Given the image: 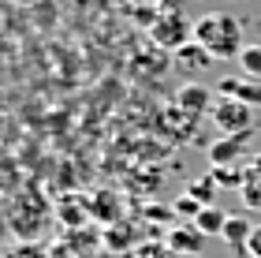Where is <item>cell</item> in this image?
<instances>
[{
  "label": "cell",
  "instance_id": "1",
  "mask_svg": "<svg viewBox=\"0 0 261 258\" xmlns=\"http://www.w3.org/2000/svg\"><path fill=\"white\" fill-rule=\"evenodd\" d=\"M194 41L205 45L213 53V60H239V53L246 49L239 19L228 15V11H209V15H201L194 22Z\"/></svg>",
  "mask_w": 261,
  "mask_h": 258
},
{
  "label": "cell",
  "instance_id": "2",
  "mask_svg": "<svg viewBox=\"0 0 261 258\" xmlns=\"http://www.w3.org/2000/svg\"><path fill=\"white\" fill-rule=\"evenodd\" d=\"M149 38L161 45V49H172L179 53L187 41H194V22H187L179 11H164L149 22Z\"/></svg>",
  "mask_w": 261,
  "mask_h": 258
},
{
  "label": "cell",
  "instance_id": "3",
  "mask_svg": "<svg viewBox=\"0 0 261 258\" xmlns=\"http://www.w3.org/2000/svg\"><path fill=\"white\" fill-rule=\"evenodd\" d=\"M213 124L220 127V135H254V109L231 98H217L213 101Z\"/></svg>",
  "mask_w": 261,
  "mask_h": 258
},
{
  "label": "cell",
  "instance_id": "4",
  "mask_svg": "<svg viewBox=\"0 0 261 258\" xmlns=\"http://www.w3.org/2000/svg\"><path fill=\"white\" fill-rule=\"evenodd\" d=\"M164 243L175 251V258H201V251H205V236H201L191 221L172 225L168 232H164Z\"/></svg>",
  "mask_w": 261,
  "mask_h": 258
},
{
  "label": "cell",
  "instance_id": "5",
  "mask_svg": "<svg viewBox=\"0 0 261 258\" xmlns=\"http://www.w3.org/2000/svg\"><path fill=\"white\" fill-rule=\"evenodd\" d=\"M246 146H250V135H220L217 143H209V169H224V165H239L246 157Z\"/></svg>",
  "mask_w": 261,
  "mask_h": 258
},
{
  "label": "cell",
  "instance_id": "6",
  "mask_svg": "<svg viewBox=\"0 0 261 258\" xmlns=\"http://www.w3.org/2000/svg\"><path fill=\"white\" fill-rule=\"evenodd\" d=\"M217 93H220V98H231V101L246 105V109H261V83H257V79L224 75V79H217Z\"/></svg>",
  "mask_w": 261,
  "mask_h": 258
},
{
  "label": "cell",
  "instance_id": "7",
  "mask_svg": "<svg viewBox=\"0 0 261 258\" xmlns=\"http://www.w3.org/2000/svg\"><path fill=\"white\" fill-rule=\"evenodd\" d=\"M213 64V53L205 49V45H198V41H187L179 53H175V67L187 75H198V72H205V67Z\"/></svg>",
  "mask_w": 261,
  "mask_h": 258
},
{
  "label": "cell",
  "instance_id": "8",
  "mask_svg": "<svg viewBox=\"0 0 261 258\" xmlns=\"http://www.w3.org/2000/svg\"><path fill=\"white\" fill-rule=\"evenodd\" d=\"M250 236H254V221L246 217V214H231L228 217V225H224V243H228L231 251H243L246 254V243H250Z\"/></svg>",
  "mask_w": 261,
  "mask_h": 258
},
{
  "label": "cell",
  "instance_id": "9",
  "mask_svg": "<svg viewBox=\"0 0 261 258\" xmlns=\"http://www.w3.org/2000/svg\"><path fill=\"white\" fill-rule=\"evenodd\" d=\"M90 217H93V221H101L105 228L116 225V221H123V214H120V198H116L112 191H97V195H90Z\"/></svg>",
  "mask_w": 261,
  "mask_h": 258
},
{
  "label": "cell",
  "instance_id": "10",
  "mask_svg": "<svg viewBox=\"0 0 261 258\" xmlns=\"http://www.w3.org/2000/svg\"><path fill=\"white\" fill-rule=\"evenodd\" d=\"M56 217H60V225L67 232H79L90 221V198H64L60 209H56Z\"/></svg>",
  "mask_w": 261,
  "mask_h": 258
},
{
  "label": "cell",
  "instance_id": "11",
  "mask_svg": "<svg viewBox=\"0 0 261 258\" xmlns=\"http://www.w3.org/2000/svg\"><path fill=\"white\" fill-rule=\"evenodd\" d=\"M243 206L246 209H261V154L246 161V183H243Z\"/></svg>",
  "mask_w": 261,
  "mask_h": 258
},
{
  "label": "cell",
  "instance_id": "12",
  "mask_svg": "<svg viewBox=\"0 0 261 258\" xmlns=\"http://www.w3.org/2000/svg\"><path fill=\"white\" fill-rule=\"evenodd\" d=\"M228 217H231V214H228L224 206H205V209L194 217V228H198L205 240H209V236L220 240V236H224V225H228Z\"/></svg>",
  "mask_w": 261,
  "mask_h": 258
},
{
  "label": "cell",
  "instance_id": "13",
  "mask_svg": "<svg viewBox=\"0 0 261 258\" xmlns=\"http://www.w3.org/2000/svg\"><path fill=\"white\" fill-rule=\"evenodd\" d=\"M135 236H138V232H135L130 221H116V225H109L101 232V243L109 251H130V247H135Z\"/></svg>",
  "mask_w": 261,
  "mask_h": 258
},
{
  "label": "cell",
  "instance_id": "14",
  "mask_svg": "<svg viewBox=\"0 0 261 258\" xmlns=\"http://www.w3.org/2000/svg\"><path fill=\"white\" fill-rule=\"evenodd\" d=\"M217 191H220V183L213 180V172L194 176V180L187 183V195H191L194 202H201V206H217Z\"/></svg>",
  "mask_w": 261,
  "mask_h": 258
},
{
  "label": "cell",
  "instance_id": "15",
  "mask_svg": "<svg viewBox=\"0 0 261 258\" xmlns=\"http://www.w3.org/2000/svg\"><path fill=\"white\" fill-rule=\"evenodd\" d=\"M179 105L187 112H205L209 109V86H198V83L179 86Z\"/></svg>",
  "mask_w": 261,
  "mask_h": 258
},
{
  "label": "cell",
  "instance_id": "16",
  "mask_svg": "<svg viewBox=\"0 0 261 258\" xmlns=\"http://www.w3.org/2000/svg\"><path fill=\"white\" fill-rule=\"evenodd\" d=\"M209 172L220 183V191H243V183H246V165H224V169H209Z\"/></svg>",
  "mask_w": 261,
  "mask_h": 258
},
{
  "label": "cell",
  "instance_id": "17",
  "mask_svg": "<svg viewBox=\"0 0 261 258\" xmlns=\"http://www.w3.org/2000/svg\"><path fill=\"white\" fill-rule=\"evenodd\" d=\"M239 72L246 79H257L261 83V45H246V49L239 53Z\"/></svg>",
  "mask_w": 261,
  "mask_h": 258
},
{
  "label": "cell",
  "instance_id": "18",
  "mask_svg": "<svg viewBox=\"0 0 261 258\" xmlns=\"http://www.w3.org/2000/svg\"><path fill=\"white\" fill-rule=\"evenodd\" d=\"M142 214H146V221H153V225H179V217H175V209L172 206H164V202H149L146 209H142Z\"/></svg>",
  "mask_w": 261,
  "mask_h": 258
},
{
  "label": "cell",
  "instance_id": "19",
  "mask_svg": "<svg viewBox=\"0 0 261 258\" xmlns=\"http://www.w3.org/2000/svg\"><path fill=\"white\" fill-rule=\"evenodd\" d=\"M172 209H175V217H179V221H191V225H194V217H198L205 206H201V202H194L191 195H179V198L172 202Z\"/></svg>",
  "mask_w": 261,
  "mask_h": 258
},
{
  "label": "cell",
  "instance_id": "20",
  "mask_svg": "<svg viewBox=\"0 0 261 258\" xmlns=\"http://www.w3.org/2000/svg\"><path fill=\"white\" fill-rule=\"evenodd\" d=\"M4 258H53V254L45 251L41 243L27 240V243H15V247H8V254H4Z\"/></svg>",
  "mask_w": 261,
  "mask_h": 258
},
{
  "label": "cell",
  "instance_id": "21",
  "mask_svg": "<svg viewBox=\"0 0 261 258\" xmlns=\"http://www.w3.org/2000/svg\"><path fill=\"white\" fill-rule=\"evenodd\" d=\"M135 258H175V251L168 247V243H157V240H149V243H142L138 254Z\"/></svg>",
  "mask_w": 261,
  "mask_h": 258
},
{
  "label": "cell",
  "instance_id": "22",
  "mask_svg": "<svg viewBox=\"0 0 261 258\" xmlns=\"http://www.w3.org/2000/svg\"><path fill=\"white\" fill-rule=\"evenodd\" d=\"M246 254L261 258V225H254V236H250V243H246Z\"/></svg>",
  "mask_w": 261,
  "mask_h": 258
}]
</instances>
